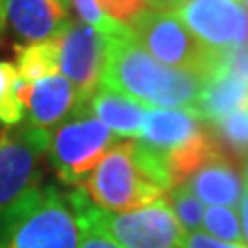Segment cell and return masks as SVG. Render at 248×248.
<instances>
[{
    "label": "cell",
    "mask_w": 248,
    "mask_h": 248,
    "mask_svg": "<svg viewBox=\"0 0 248 248\" xmlns=\"http://www.w3.org/2000/svg\"><path fill=\"white\" fill-rule=\"evenodd\" d=\"M56 2L62 6V9H66V11H68V6H71V0H56Z\"/></svg>",
    "instance_id": "cell-28"
},
{
    "label": "cell",
    "mask_w": 248,
    "mask_h": 248,
    "mask_svg": "<svg viewBox=\"0 0 248 248\" xmlns=\"http://www.w3.org/2000/svg\"><path fill=\"white\" fill-rule=\"evenodd\" d=\"M184 2L186 0H147L151 11H161V13H178Z\"/></svg>",
    "instance_id": "cell-25"
},
{
    "label": "cell",
    "mask_w": 248,
    "mask_h": 248,
    "mask_svg": "<svg viewBox=\"0 0 248 248\" xmlns=\"http://www.w3.org/2000/svg\"><path fill=\"white\" fill-rule=\"evenodd\" d=\"M195 197L209 207H232L240 205L244 195V182L221 153H215L205 164H201L186 182Z\"/></svg>",
    "instance_id": "cell-13"
},
{
    "label": "cell",
    "mask_w": 248,
    "mask_h": 248,
    "mask_svg": "<svg viewBox=\"0 0 248 248\" xmlns=\"http://www.w3.org/2000/svg\"><path fill=\"white\" fill-rule=\"evenodd\" d=\"M85 195L104 211L122 213L164 199L166 190L153 182L137 155L135 143H120L108 151L85 180Z\"/></svg>",
    "instance_id": "cell-4"
},
{
    "label": "cell",
    "mask_w": 248,
    "mask_h": 248,
    "mask_svg": "<svg viewBox=\"0 0 248 248\" xmlns=\"http://www.w3.org/2000/svg\"><path fill=\"white\" fill-rule=\"evenodd\" d=\"M106 62L102 85L137 99L147 108H188L195 112L207 77L161 64L139 44L130 29L104 35Z\"/></svg>",
    "instance_id": "cell-1"
},
{
    "label": "cell",
    "mask_w": 248,
    "mask_h": 248,
    "mask_svg": "<svg viewBox=\"0 0 248 248\" xmlns=\"http://www.w3.org/2000/svg\"><path fill=\"white\" fill-rule=\"evenodd\" d=\"M58 66L62 75L73 83L77 108L89 104L91 95L102 87L106 40L97 29L87 23L68 21L64 31L58 35Z\"/></svg>",
    "instance_id": "cell-8"
},
{
    "label": "cell",
    "mask_w": 248,
    "mask_h": 248,
    "mask_svg": "<svg viewBox=\"0 0 248 248\" xmlns=\"http://www.w3.org/2000/svg\"><path fill=\"white\" fill-rule=\"evenodd\" d=\"M182 248H248L246 244H232L223 242L205 232H186L182 240Z\"/></svg>",
    "instance_id": "cell-23"
},
{
    "label": "cell",
    "mask_w": 248,
    "mask_h": 248,
    "mask_svg": "<svg viewBox=\"0 0 248 248\" xmlns=\"http://www.w3.org/2000/svg\"><path fill=\"white\" fill-rule=\"evenodd\" d=\"M0 248H79V221L56 186H37L0 213Z\"/></svg>",
    "instance_id": "cell-2"
},
{
    "label": "cell",
    "mask_w": 248,
    "mask_h": 248,
    "mask_svg": "<svg viewBox=\"0 0 248 248\" xmlns=\"http://www.w3.org/2000/svg\"><path fill=\"white\" fill-rule=\"evenodd\" d=\"M201 133V118L188 108H149L139 143L166 157Z\"/></svg>",
    "instance_id": "cell-10"
},
{
    "label": "cell",
    "mask_w": 248,
    "mask_h": 248,
    "mask_svg": "<svg viewBox=\"0 0 248 248\" xmlns=\"http://www.w3.org/2000/svg\"><path fill=\"white\" fill-rule=\"evenodd\" d=\"M133 37L161 64L201 73L207 79L221 68V52L201 44L176 13L147 9L128 23Z\"/></svg>",
    "instance_id": "cell-5"
},
{
    "label": "cell",
    "mask_w": 248,
    "mask_h": 248,
    "mask_svg": "<svg viewBox=\"0 0 248 248\" xmlns=\"http://www.w3.org/2000/svg\"><path fill=\"white\" fill-rule=\"evenodd\" d=\"M244 182L248 186V157H246V164H244Z\"/></svg>",
    "instance_id": "cell-29"
},
{
    "label": "cell",
    "mask_w": 248,
    "mask_h": 248,
    "mask_svg": "<svg viewBox=\"0 0 248 248\" xmlns=\"http://www.w3.org/2000/svg\"><path fill=\"white\" fill-rule=\"evenodd\" d=\"M213 126L217 135L236 151H248V106L223 116V118L213 122Z\"/></svg>",
    "instance_id": "cell-19"
},
{
    "label": "cell",
    "mask_w": 248,
    "mask_h": 248,
    "mask_svg": "<svg viewBox=\"0 0 248 248\" xmlns=\"http://www.w3.org/2000/svg\"><path fill=\"white\" fill-rule=\"evenodd\" d=\"M87 106L91 114L116 137H139L143 130L145 114L149 110L137 99L104 85L91 95Z\"/></svg>",
    "instance_id": "cell-14"
},
{
    "label": "cell",
    "mask_w": 248,
    "mask_h": 248,
    "mask_svg": "<svg viewBox=\"0 0 248 248\" xmlns=\"http://www.w3.org/2000/svg\"><path fill=\"white\" fill-rule=\"evenodd\" d=\"M75 108H77L75 87L64 75L54 73L31 85L27 99L31 126L52 135L62 124V120H66L71 116Z\"/></svg>",
    "instance_id": "cell-12"
},
{
    "label": "cell",
    "mask_w": 248,
    "mask_h": 248,
    "mask_svg": "<svg viewBox=\"0 0 248 248\" xmlns=\"http://www.w3.org/2000/svg\"><path fill=\"white\" fill-rule=\"evenodd\" d=\"M58 37L48 42H35L17 48V73L23 81L33 85L35 81L60 71Z\"/></svg>",
    "instance_id": "cell-16"
},
{
    "label": "cell",
    "mask_w": 248,
    "mask_h": 248,
    "mask_svg": "<svg viewBox=\"0 0 248 248\" xmlns=\"http://www.w3.org/2000/svg\"><path fill=\"white\" fill-rule=\"evenodd\" d=\"M68 201L75 213L89 217L122 248H182L186 232L178 223L166 197L141 209L122 213L95 207L83 190H73Z\"/></svg>",
    "instance_id": "cell-3"
},
{
    "label": "cell",
    "mask_w": 248,
    "mask_h": 248,
    "mask_svg": "<svg viewBox=\"0 0 248 248\" xmlns=\"http://www.w3.org/2000/svg\"><path fill=\"white\" fill-rule=\"evenodd\" d=\"M240 2H242V6H244V9H248V0H240Z\"/></svg>",
    "instance_id": "cell-30"
},
{
    "label": "cell",
    "mask_w": 248,
    "mask_h": 248,
    "mask_svg": "<svg viewBox=\"0 0 248 248\" xmlns=\"http://www.w3.org/2000/svg\"><path fill=\"white\" fill-rule=\"evenodd\" d=\"M166 201L172 207L178 223L184 232H201L205 217V205L199 197H195L186 184H178L172 190L166 192Z\"/></svg>",
    "instance_id": "cell-17"
},
{
    "label": "cell",
    "mask_w": 248,
    "mask_h": 248,
    "mask_svg": "<svg viewBox=\"0 0 248 248\" xmlns=\"http://www.w3.org/2000/svg\"><path fill=\"white\" fill-rule=\"evenodd\" d=\"M50 137L29 122L0 133V213L40 186V159Z\"/></svg>",
    "instance_id": "cell-7"
},
{
    "label": "cell",
    "mask_w": 248,
    "mask_h": 248,
    "mask_svg": "<svg viewBox=\"0 0 248 248\" xmlns=\"http://www.w3.org/2000/svg\"><path fill=\"white\" fill-rule=\"evenodd\" d=\"M114 143L116 135L99 122L85 104L75 108L52 133L48 155L54 172L64 184H85Z\"/></svg>",
    "instance_id": "cell-6"
},
{
    "label": "cell",
    "mask_w": 248,
    "mask_h": 248,
    "mask_svg": "<svg viewBox=\"0 0 248 248\" xmlns=\"http://www.w3.org/2000/svg\"><path fill=\"white\" fill-rule=\"evenodd\" d=\"M203 230L205 234L223 240V242L244 244L240 215L232 207H207L203 217Z\"/></svg>",
    "instance_id": "cell-18"
},
{
    "label": "cell",
    "mask_w": 248,
    "mask_h": 248,
    "mask_svg": "<svg viewBox=\"0 0 248 248\" xmlns=\"http://www.w3.org/2000/svg\"><path fill=\"white\" fill-rule=\"evenodd\" d=\"M75 215H77V221H79V248H122L102 228L95 226L89 217H85L81 213H75Z\"/></svg>",
    "instance_id": "cell-22"
},
{
    "label": "cell",
    "mask_w": 248,
    "mask_h": 248,
    "mask_svg": "<svg viewBox=\"0 0 248 248\" xmlns=\"http://www.w3.org/2000/svg\"><path fill=\"white\" fill-rule=\"evenodd\" d=\"M15 81H17V66L0 60V97L13 87Z\"/></svg>",
    "instance_id": "cell-24"
},
{
    "label": "cell",
    "mask_w": 248,
    "mask_h": 248,
    "mask_svg": "<svg viewBox=\"0 0 248 248\" xmlns=\"http://www.w3.org/2000/svg\"><path fill=\"white\" fill-rule=\"evenodd\" d=\"M176 15L213 52L248 46V13L240 0H186Z\"/></svg>",
    "instance_id": "cell-9"
},
{
    "label": "cell",
    "mask_w": 248,
    "mask_h": 248,
    "mask_svg": "<svg viewBox=\"0 0 248 248\" xmlns=\"http://www.w3.org/2000/svg\"><path fill=\"white\" fill-rule=\"evenodd\" d=\"M99 9H102L108 17L122 23L128 27V23L137 19L141 13L149 9L147 0H97Z\"/></svg>",
    "instance_id": "cell-21"
},
{
    "label": "cell",
    "mask_w": 248,
    "mask_h": 248,
    "mask_svg": "<svg viewBox=\"0 0 248 248\" xmlns=\"http://www.w3.org/2000/svg\"><path fill=\"white\" fill-rule=\"evenodd\" d=\"M71 4L75 6L77 15H79L89 27L97 29L102 35H116L126 29V25H122V23L108 17V15L99 9L97 0H71Z\"/></svg>",
    "instance_id": "cell-20"
},
{
    "label": "cell",
    "mask_w": 248,
    "mask_h": 248,
    "mask_svg": "<svg viewBox=\"0 0 248 248\" xmlns=\"http://www.w3.org/2000/svg\"><path fill=\"white\" fill-rule=\"evenodd\" d=\"M4 21H6V17H4V2L0 0V35H2V29H4Z\"/></svg>",
    "instance_id": "cell-27"
},
{
    "label": "cell",
    "mask_w": 248,
    "mask_h": 248,
    "mask_svg": "<svg viewBox=\"0 0 248 248\" xmlns=\"http://www.w3.org/2000/svg\"><path fill=\"white\" fill-rule=\"evenodd\" d=\"M244 106H248V81L221 66L207 79L195 114L201 120H209L213 124Z\"/></svg>",
    "instance_id": "cell-15"
},
{
    "label": "cell",
    "mask_w": 248,
    "mask_h": 248,
    "mask_svg": "<svg viewBox=\"0 0 248 248\" xmlns=\"http://www.w3.org/2000/svg\"><path fill=\"white\" fill-rule=\"evenodd\" d=\"M240 223H242V234H244V244L248 246V186L240 201Z\"/></svg>",
    "instance_id": "cell-26"
},
{
    "label": "cell",
    "mask_w": 248,
    "mask_h": 248,
    "mask_svg": "<svg viewBox=\"0 0 248 248\" xmlns=\"http://www.w3.org/2000/svg\"><path fill=\"white\" fill-rule=\"evenodd\" d=\"M4 17L21 40L27 44L48 42L68 25V11L56 0H2Z\"/></svg>",
    "instance_id": "cell-11"
}]
</instances>
